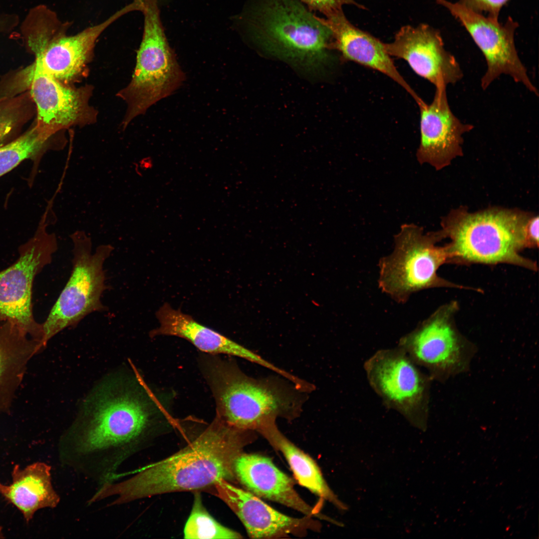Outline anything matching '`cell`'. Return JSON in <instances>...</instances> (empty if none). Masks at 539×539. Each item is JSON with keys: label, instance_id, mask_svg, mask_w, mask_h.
Wrapping results in <instances>:
<instances>
[{"label": "cell", "instance_id": "2", "mask_svg": "<svg viewBox=\"0 0 539 539\" xmlns=\"http://www.w3.org/2000/svg\"><path fill=\"white\" fill-rule=\"evenodd\" d=\"M256 432L235 427L216 416L187 446L173 455L144 466L119 482L100 485L99 501L113 498L108 506H119L155 495L213 486L221 480H237L234 466Z\"/></svg>", "mask_w": 539, "mask_h": 539}, {"label": "cell", "instance_id": "19", "mask_svg": "<svg viewBox=\"0 0 539 539\" xmlns=\"http://www.w3.org/2000/svg\"><path fill=\"white\" fill-rule=\"evenodd\" d=\"M331 32V48L337 49L344 58L378 71L403 88L418 105L423 100L400 74L384 43L370 34L354 26L342 10L321 18L316 16Z\"/></svg>", "mask_w": 539, "mask_h": 539}, {"label": "cell", "instance_id": "21", "mask_svg": "<svg viewBox=\"0 0 539 539\" xmlns=\"http://www.w3.org/2000/svg\"><path fill=\"white\" fill-rule=\"evenodd\" d=\"M11 477L9 485L0 482V494L20 511L27 522L38 510L55 508L59 504L49 465L37 462L23 468L15 465Z\"/></svg>", "mask_w": 539, "mask_h": 539}, {"label": "cell", "instance_id": "14", "mask_svg": "<svg viewBox=\"0 0 539 539\" xmlns=\"http://www.w3.org/2000/svg\"><path fill=\"white\" fill-rule=\"evenodd\" d=\"M141 7V1L134 0L105 20L74 35L66 34L69 26L54 29L31 51L34 61L45 73L70 85L84 76L96 42L103 32L123 15Z\"/></svg>", "mask_w": 539, "mask_h": 539}, {"label": "cell", "instance_id": "9", "mask_svg": "<svg viewBox=\"0 0 539 539\" xmlns=\"http://www.w3.org/2000/svg\"><path fill=\"white\" fill-rule=\"evenodd\" d=\"M371 388L386 408L425 431L429 416L433 381L400 347L376 351L364 363Z\"/></svg>", "mask_w": 539, "mask_h": 539}, {"label": "cell", "instance_id": "28", "mask_svg": "<svg viewBox=\"0 0 539 539\" xmlns=\"http://www.w3.org/2000/svg\"><path fill=\"white\" fill-rule=\"evenodd\" d=\"M509 0H460L459 2L480 13H487L488 16L498 19L502 7Z\"/></svg>", "mask_w": 539, "mask_h": 539}, {"label": "cell", "instance_id": "25", "mask_svg": "<svg viewBox=\"0 0 539 539\" xmlns=\"http://www.w3.org/2000/svg\"><path fill=\"white\" fill-rule=\"evenodd\" d=\"M34 105L29 91L18 96H0V146L15 139L32 116Z\"/></svg>", "mask_w": 539, "mask_h": 539}, {"label": "cell", "instance_id": "8", "mask_svg": "<svg viewBox=\"0 0 539 539\" xmlns=\"http://www.w3.org/2000/svg\"><path fill=\"white\" fill-rule=\"evenodd\" d=\"M70 237L73 243L71 274L42 323L45 346L63 329L75 327L89 314L106 308L101 301L107 288L104 264L114 248L101 245L92 252L91 238L84 232L75 231Z\"/></svg>", "mask_w": 539, "mask_h": 539}, {"label": "cell", "instance_id": "30", "mask_svg": "<svg viewBox=\"0 0 539 539\" xmlns=\"http://www.w3.org/2000/svg\"><path fill=\"white\" fill-rule=\"evenodd\" d=\"M4 29V26L2 20L0 18V33L2 32Z\"/></svg>", "mask_w": 539, "mask_h": 539}, {"label": "cell", "instance_id": "20", "mask_svg": "<svg viewBox=\"0 0 539 539\" xmlns=\"http://www.w3.org/2000/svg\"><path fill=\"white\" fill-rule=\"evenodd\" d=\"M160 326L150 336L168 335L187 340L200 350L212 354H223L243 358L277 372L278 367L254 351L217 331L197 322L192 316L175 309L167 303L156 313Z\"/></svg>", "mask_w": 539, "mask_h": 539}, {"label": "cell", "instance_id": "5", "mask_svg": "<svg viewBox=\"0 0 539 539\" xmlns=\"http://www.w3.org/2000/svg\"><path fill=\"white\" fill-rule=\"evenodd\" d=\"M296 0H267L251 20L253 36L265 49L304 67L327 60L331 31Z\"/></svg>", "mask_w": 539, "mask_h": 539}, {"label": "cell", "instance_id": "27", "mask_svg": "<svg viewBox=\"0 0 539 539\" xmlns=\"http://www.w3.org/2000/svg\"><path fill=\"white\" fill-rule=\"evenodd\" d=\"M306 4L310 10L318 11L326 17L342 10V6L345 4H353L356 6L364 8L362 5L357 3L354 0H299Z\"/></svg>", "mask_w": 539, "mask_h": 539}, {"label": "cell", "instance_id": "12", "mask_svg": "<svg viewBox=\"0 0 539 539\" xmlns=\"http://www.w3.org/2000/svg\"><path fill=\"white\" fill-rule=\"evenodd\" d=\"M436 1L446 7L464 26L484 56L487 69L481 80L483 90L504 74L539 95L516 48L515 32L518 26L517 22L509 17L505 23H501L498 19L485 16L459 2Z\"/></svg>", "mask_w": 539, "mask_h": 539}, {"label": "cell", "instance_id": "4", "mask_svg": "<svg viewBox=\"0 0 539 539\" xmlns=\"http://www.w3.org/2000/svg\"><path fill=\"white\" fill-rule=\"evenodd\" d=\"M515 210L492 209L476 213L458 210L444 220L443 237L449 261L465 263L514 264L535 270L520 252L528 247L526 226L531 217Z\"/></svg>", "mask_w": 539, "mask_h": 539}, {"label": "cell", "instance_id": "10", "mask_svg": "<svg viewBox=\"0 0 539 539\" xmlns=\"http://www.w3.org/2000/svg\"><path fill=\"white\" fill-rule=\"evenodd\" d=\"M455 303L444 305L399 340L402 348L433 381L443 383L470 370L476 345L458 330Z\"/></svg>", "mask_w": 539, "mask_h": 539}, {"label": "cell", "instance_id": "31", "mask_svg": "<svg viewBox=\"0 0 539 539\" xmlns=\"http://www.w3.org/2000/svg\"><path fill=\"white\" fill-rule=\"evenodd\" d=\"M3 538V534H2V528H1V526H0V539Z\"/></svg>", "mask_w": 539, "mask_h": 539}, {"label": "cell", "instance_id": "26", "mask_svg": "<svg viewBox=\"0 0 539 539\" xmlns=\"http://www.w3.org/2000/svg\"><path fill=\"white\" fill-rule=\"evenodd\" d=\"M239 533L217 522L203 506L200 496L195 495L191 514L184 529L185 539H242Z\"/></svg>", "mask_w": 539, "mask_h": 539}, {"label": "cell", "instance_id": "24", "mask_svg": "<svg viewBox=\"0 0 539 539\" xmlns=\"http://www.w3.org/2000/svg\"><path fill=\"white\" fill-rule=\"evenodd\" d=\"M51 139L41 133L34 124L20 136L0 146V177L25 160L39 161L44 152L51 148Z\"/></svg>", "mask_w": 539, "mask_h": 539}, {"label": "cell", "instance_id": "11", "mask_svg": "<svg viewBox=\"0 0 539 539\" xmlns=\"http://www.w3.org/2000/svg\"><path fill=\"white\" fill-rule=\"evenodd\" d=\"M47 213L46 210L33 236L18 248L17 260L0 271V323L10 321L44 347L42 325L34 317L32 301L34 279L57 249L55 235L47 231Z\"/></svg>", "mask_w": 539, "mask_h": 539}, {"label": "cell", "instance_id": "18", "mask_svg": "<svg viewBox=\"0 0 539 539\" xmlns=\"http://www.w3.org/2000/svg\"><path fill=\"white\" fill-rule=\"evenodd\" d=\"M234 470L237 480L256 496L282 504L304 516L340 525L305 502L295 490L294 481L269 457L243 452L235 461Z\"/></svg>", "mask_w": 539, "mask_h": 539}, {"label": "cell", "instance_id": "1", "mask_svg": "<svg viewBox=\"0 0 539 539\" xmlns=\"http://www.w3.org/2000/svg\"><path fill=\"white\" fill-rule=\"evenodd\" d=\"M135 374L107 379L87 397L59 439L64 467L99 485L116 480L157 413L152 393Z\"/></svg>", "mask_w": 539, "mask_h": 539}, {"label": "cell", "instance_id": "13", "mask_svg": "<svg viewBox=\"0 0 539 539\" xmlns=\"http://www.w3.org/2000/svg\"><path fill=\"white\" fill-rule=\"evenodd\" d=\"M22 87L29 89L36 111L38 129L52 138L73 126H85L96 120L97 112L89 105L92 88H79L61 83L34 62L21 71Z\"/></svg>", "mask_w": 539, "mask_h": 539}, {"label": "cell", "instance_id": "17", "mask_svg": "<svg viewBox=\"0 0 539 539\" xmlns=\"http://www.w3.org/2000/svg\"><path fill=\"white\" fill-rule=\"evenodd\" d=\"M420 141L416 153L421 164L440 170L462 153L463 135L474 126L463 123L452 111L446 88H436L431 103L419 105Z\"/></svg>", "mask_w": 539, "mask_h": 539}, {"label": "cell", "instance_id": "16", "mask_svg": "<svg viewBox=\"0 0 539 539\" xmlns=\"http://www.w3.org/2000/svg\"><path fill=\"white\" fill-rule=\"evenodd\" d=\"M213 487L215 495L238 517L251 538L278 539L291 535L304 537L308 531L319 532L321 528L318 519L284 515L261 498L227 481L219 480Z\"/></svg>", "mask_w": 539, "mask_h": 539}, {"label": "cell", "instance_id": "6", "mask_svg": "<svg viewBox=\"0 0 539 539\" xmlns=\"http://www.w3.org/2000/svg\"><path fill=\"white\" fill-rule=\"evenodd\" d=\"M144 22L132 78L117 95L127 104L123 128L159 100L171 95L185 79L165 36L157 0H142Z\"/></svg>", "mask_w": 539, "mask_h": 539}, {"label": "cell", "instance_id": "3", "mask_svg": "<svg viewBox=\"0 0 539 539\" xmlns=\"http://www.w3.org/2000/svg\"><path fill=\"white\" fill-rule=\"evenodd\" d=\"M202 368L216 401V416L239 429L257 432L278 418L294 420L307 399V393L289 381L253 378L231 361L208 357Z\"/></svg>", "mask_w": 539, "mask_h": 539}, {"label": "cell", "instance_id": "7", "mask_svg": "<svg viewBox=\"0 0 539 539\" xmlns=\"http://www.w3.org/2000/svg\"><path fill=\"white\" fill-rule=\"evenodd\" d=\"M440 232L425 234L414 224H405L394 236V247L379 262V287L398 303H404L414 293L429 288L454 286L440 277L439 268L449 261L446 246L436 243Z\"/></svg>", "mask_w": 539, "mask_h": 539}, {"label": "cell", "instance_id": "15", "mask_svg": "<svg viewBox=\"0 0 539 539\" xmlns=\"http://www.w3.org/2000/svg\"><path fill=\"white\" fill-rule=\"evenodd\" d=\"M384 45L390 56L405 60L417 75L436 88H447L463 76L456 58L446 49L440 33L428 24L404 26L393 41Z\"/></svg>", "mask_w": 539, "mask_h": 539}, {"label": "cell", "instance_id": "22", "mask_svg": "<svg viewBox=\"0 0 539 539\" xmlns=\"http://www.w3.org/2000/svg\"><path fill=\"white\" fill-rule=\"evenodd\" d=\"M44 347L14 324L0 323V412L9 411L28 362Z\"/></svg>", "mask_w": 539, "mask_h": 539}, {"label": "cell", "instance_id": "23", "mask_svg": "<svg viewBox=\"0 0 539 539\" xmlns=\"http://www.w3.org/2000/svg\"><path fill=\"white\" fill-rule=\"evenodd\" d=\"M257 433L261 435L275 450L282 454L295 479L300 486L320 499L332 503L339 509H346L345 505L330 488L316 462L281 433L276 421L265 425Z\"/></svg>", "mask_w": 539, "mask_h": 539}, {"label": "cell", "instance_id": "29", "mask_svg": "<svg viewBox=\"0 0 539 539\" xmlns=\"http://www.w3.org/2000/svg\"><path fill=\"white\" fill-rule=\"evenodd\" d=\"M526 237L528 247H536L539 245V217L531 216L527 224Z\"/></svg>", "mask_w": 539, "mask_h": 539}]
</instances>
